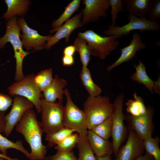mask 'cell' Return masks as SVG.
I'll return each mask as SVG.
<instances>
[{"label": "cell", "mask_w": 160, "mask_h": 160, "mask_svg": "<svg viewBox=\"0 0 160 160\" xmlns=\"http://www.w3.org/2000/svg\"><path fill=\"white\" fill-rule=\"evenodd\" d=\"M16 130L23 136L30 147L31 160H44L47 148L42 142L44 132L36 113L32 108L25 112L17 124Z\"/></svg>", "instance_id": "obj_1"}, {"label": "cell", "mask_w": 160, "mask_h": 160, "mask_svg": "<svg viewBox=\"0 0 160 160\" xmlns=\"http://www.w3.org/2000/svg\"><path fill=\"white\" fill-rule=\"evenodd\" d=\"M17 16H14L9 19L6 23V31L4 35L0 39V49H2L7 43L12 45L14 51L16 60V69L15 79L16 82L23 79V59L31 52L25 51L20 39L21 29L18 24Z\"/></svg>", "instance_id": "obj_2"}, {"label": "cell", "mask_w": 160, "mask_h": 160, "mask_svg": "<svg viewBox=\"0 0 160 160\" xmlns=\"http://www.w3.org/2000/svg\"><path fill=\"white\" fill-rule=\"evenodd\" d=\"M87 129L91 130L112 113L113 103L107 95L88 96L83 104Z\"/></svg>", "instance_id": "obj_3"}, {"label": "cell", "mask_w": 160, "mask_h": 160, "mask_svg": "<svg viewBox=\"0 0 160 160\" xmlns=\"http://www.w3.org/2000/svg\"><path fill=\"white\" fill-rule=\"evenodd\" d=\"M40 113V122L43 132L46 135L52 134L64 127V106L62 102H48L43 96L41 101Z\"/></svg>", "instance_id": "obj_4"}, {"label": "cell", "mask_w": 160, "mask_h": 160, "mask_svg": "<svg viewBox=\"0 0 160 160\" xmlns=\"http://www.w3.org/2000/svg\"><path fill=\"white\" fill-rule=\"evenodd\" d=\"M77 36L86 41L91 55L102 60L116 50L119 44L114 36H102L92 30L79 32Z\"/></svg>", "instance_id": "obj_5"}, {"label": "cell", "mask_w": 160, "mask_h": 160, "mask_svg": "<svg viewBox=\"0 0 160 160\" xmlns=\"http://www.w3.org/2000/svg\"><path fill=\"white\" fill-rule=\"evenodd\" d=\"M127 17L129 22L125 25L121 26L112 24L108 25V29L104 31L105 35L114 36L117 39L123 36H128L133 31L138 30L140 33L147 30L157 32L160 29V24L159 22L150 21L146 16L137 17L129 13Z\"/></svg>", "instance_id": "obj_6"}, {"label": "cell", "mask_w": 160, "mask_h": 160, "mask_svg": "<svg viewBox=\"0 0 160 160\" xmlns=\"http://www.w3.org/2000/svg\"><path fill=\"white\" fill-rule=\"evenodd\" d=\"M124 97V94L121 93L115 99L113 103L111 136L115 156L128 135V130L124 122L125 115L123 112Z\"/></svg>", "instance_id": "obj_7"}, {"label": "cell", "mask_w": 160, "mask_h": 160, "mask_svg": "<svg viewBox=\"0 0 160 160\" xmlns=\"http://www.w3.org/2000/svg\"><path fill=\"white\" fill-rule=\"evenodd\" d=\"M64 94L66 98V103L64 106V127L74 130L81 138L87 137L88 130L85 113L74 103L67 89L64 90Z\"/></svg>", "instance_id": "obj_8"}, {"label": "cell", "mask_w": 160, "mask_h": 160, "mask_svg": "<svg viewBox=\"0 0 160 160\" xmlns=\"http://www.w3.org/2000/svg\"><path fill=\"white\" fill-rule=\"evenodd\" d=\"M34 74L25 76L21 81L14 82L7 87L9 95L11 97L19 96L31 101L38 113H41V101L43 95L33 81Z\"/></svg>", "instance_id": "obj_9"}, {"label": "cell", "mask_w": 160, "mask_h": 160, "mask_svg": "<svg viewBox=\"0 0 160 160\" xmlns=\"http://www.w3.org/2000/svg\"><path fill=\"white\" fill-rule=\"evenodd\" d=\"M154 112V109L148 106L146 112L143 115L138 116L130 114L125 115L128 130L135 131L143 140L152 137L154 130L153 118Z\"/></svg>", "instance_id": "obj_10"}, {"label": "cell", "mask_w": 160, "mask_h": 160, "mask_svg": "<svg viewBox=\"0 0 160 160\" xmlns=\"http://www.w3.org/2000/svg\"><path fill=\"white\" fill-rule=\"evenodd\" d=\"M17 20L22 32V35H20V38L23 48L28 51L33 49L39 51L44 49L47 43L52 35H40L37 31L28 26L23 17L17 16Z\"/></svg>", "instance_id": "obj_11"}, {"label": "cell", "mask_w": 160, "mask_h": 160, "mask_svg": "<svg viewBox=\"0 0 160 160\" xmlns=\"http://www.w3.org/2000/svg\"><path fill=\"white\" fill-rule=\"evenodd\" d=\"M126 143L119 148L113 160H135L145 151L143 140L134 130H128Z\"/></svg>", "instance_id": "obj_12"}, {"label": "cell", "mask_w": 160, "mask_h": 160, "mask_svg": "<svg viewBox=\"0 0 160 160\" xmlns=\"http://www.w3.org/2000/svg\"><path fill=\"white\" fill-rule=\"evenodd\" d=\"M34 107L33 104L27 99L19 96L14 97L11 109L4 118L5 126L4 133L6 137L9 136L25 112Z\"/></svg>", "instance_id": "obj_13"}, {"label": "cell", "mask_w": 160, "mask_h": 160, "mask_svg": "<svg viewBox=\"0 0 160 160\" xmlns=\"http://www.w3.org/2000/svg\"><path fill=\"white\" fill-rule=\"evenodd\" d=\"M82 3L85 5L81 12L83 25L106 16V12L110 7L109 0H84Z\"/></svg>", "instance_id": "obj_14"}, {"label": "cell", "mask_w": 160, "mask_h": 160, "mask_svg": "<svg viewBox=\"0 0 160 160\" xmlns=\"http://www.w3.org/2000/svg\"><path fill=\"white\" fill-rule=\"evenodd\" d=\"M82 17L81 13H79L69 19L60 27L56 31L55 34L47 43L44 49H49L63 38H65V42L68 43L72 32L76 29L83 26L81 23Z\"/></svg>", "instance_id": "obj_15"}, {"label": "cell", "mask_w": 160, "mask_h": 160, "mask_svg": "<svg viewBox=\"0 0 160 160\" xmlns=\"http://www.w3.org/2000/svg\"><path fill=\"white\" fill-rule=\"evenodd\" d=\"M146 47V45L142 41L140 35L138 33H135L129 44L120 49L121 52L120 56L107 68L106 71H110L122 63L132 60L135 57L136 52Z\"/></svg>", "instance_id": "obj_16"}, {"label": "cell", "mask_w": 160, "mask_h": 160, "mask_svg": "<svg viewBox=\"0 0 160 160\" xmlns=\"http://www.w3.org/2000/svg\"><path fill=\"white\" fill-rule=\"evenodd\" d=\"M87 138L90 145L97 157L111 156L113 154L112 143L93 132L88 131Z\"/></svg>", "instance_id": "obj_17"}, {"label": "cell", "mask_w": 160, "mask_h": 160, "mask_svg": "<svg viewBox=\"0 0 160 160\" xmlns=\"http://www.w3.org/2000/svg\"><path fill=\"white\" fill-rule=\"evenodd\" d=\"M68 84L67 80L55 75L51 84L43 92V97L46 101L54 102L58 99L63 102L64 88Z\"/></svg>", "instance_id": "obj_18"}, {"label": "cell", "mask_w": 160, "mask_h": 160, "mask_svg": "<svg viewBox=\"0 0 160 160\" xmlns=\"http://www.w3.org/2000/svg\"><path fill=\"white\" fill-rule=\"evenodd\" d=\"M4 1L7 6V9L2 18L6 21L14 16L23 17L31 4L29 0H5Z\"/></svg>", "instance_id": "obj_19"}, {"label": "cell", "mask_w": 160, "mask_h": 160, "mask_svg": "<svg viewBox=\"0 0 160 160\" xmlns=\"http://www.w3.org/2000/svg\"><path fill=\"white\" fill-rule=\"evenodd\" d=\"M126 6V10L137 17L146 16L149 14L152 4V0H122Z\"/></svg>", "instance_id": "obj_20"}, {"label": "cell", "mask_w": 160, "mask_h": 160, "mask_svg": "<svg viewBox=\"0 0 160 160\" xmlns=\"http://www.w3.org/2000/svg\"><path fill=\"white\" fill-rule=\"evenodd\" d=\"M134 66L135 69V72L131 75L130 79L139 84H143L151 93L153 94L154 93L153 90L154 81L148 75L144 64L139 60L138 64H135Z\"/></svg>", "instance_id": "obj_21"}, {"label": "cell", "mask_w": 160, "mask_h": 160, "mask_svg": "<svg viewBox=\"0 0 160 160\" xmlns=\"http://www.w3.org/2000/svg\"><path fill=\"white\" fill-rule=\"evenodd\" d=\"M80 78L84 88L89 96L95 97L100 95L102 92L101 88L93 81L91 72L87 68H82L80 74Z\"/></svg>", "instance_id": "obj_22"}, {"label": "cell", "mask_w": 160, "mask_h": 160, "mask_svg": "<svg viewBox=\"0 0 160 160\" xmlns=\"http://www.w3.org/2000/svg\"><path fill=\"white\" fill-rule=\"evenodd\" d=\"M80 0H73L65 7L64 11L57 20H53L52 24L53 29L49 31L50 33L56 31L63 23L70 19L71 16L79 9L81 4Z\"/></svg>", "instance_id": "obj_23"}, {"label": "cell", "mask_w": 160, "mask_h": 160, "mask_svg": "<svg viewBox=\"0 0 160 160\" xmlns=\"http://www.w3.org/2000/svg\"><path fill=\"white\" fill-rule=\"evenodd\" d=\"M0 132V153L7 155V150L13 148L20 151L31 160L30 154L23 145L22 140H18L16 142H12L2 136Z\"/></svg>", "instance_id": "obj_24"}, {"label": "cell", "mask_w": 160, "mask_h": 160, "mask_svg": "<svg viewBox=\"0 0 160 160\" xmlns=\"http://www.w3.org/2000/svg\"><path fill=\"white\" fill-rule=\"evenodd\" d=\"M134 100L129 99L126 103L127 112L129 114L135 116L144 114L146 112L147 107L143 100L137 95L136 92L134 94Z\"/></svg>", "instance_id": "obj_25"}, {"label": "cell", "mask_w": 160, "mask_h": 160, "mask_svg": "<svg viewBox=\"0 0 160 160\" xmlns=\"http://www.w3.org/2000/svg\"><path fill=\"white\" fill-rule=\"evenodd\" d=\"M52 69L41 70L34 75L33 81L41 92H43L51 84L53 80Z\"/></svg>", "instance_id": "obj_26"}, {"label": "cell", "mask_w": 160, "mask_h": 160, "mask_svg": "<svg viewBox=\"0 0 160 160\" xmlns=\"http://www.w3.org/2000/svg\"><path fill=\"white\" fill-rule=\"evenodd\" d=\"M73 45L75 47L76 51L79 55L82 68H87L91 55L86 41L77 36L73 42Z\"/></svg>", "instance_id": "obj_27"}, {"label": "cell", "mask_w": 160, "mask_h": 160, "mask_svg": "<svg viewBox=\"0 0 160 160\" xmlns=\"http://www.w3.org/2000/svg\"><path fill=\"white\" fill-rule=\"evenodd\" d=\"M76 146L79 151L77 160H97L90 145L87 137H80Z\"/></svg>", "instance_id": "obj_28"}, {"label": "cell", "mask_w": 160, "mask_h": 160, "mask_svg": "<svg viewBox=\"0 0 160 160\" xmlns=\"http://www.w3.org/2000/svg\"><path fill=\"white\" fill-rule=\"evenodd\" d=\"M112 114L91 130L103 139L108 140L111 136L112 126Z\"/></svg>", "instance_id": "obj_29"}, {"label": "cell", "mask_w": 160, "mask_h": 160, "mask_svg": "<svg viewBox=\"0 0 160 160\" xmlns=\"http://www.w3.org/2000/svg\"><path fill=\"white\" fill-rule=\"evenodd\" d=\"M75 132L73 129L64 127L55 132L46 135L45 140L48 142L47 148L52 147L56 145Z\"/></svg>", "instance_id": "obj_30"}, {"label": "cell", "mask_w": 160, "mask_h": 160, "mask_svg": "<svg viewBox=\"0 0 160 160\" xmlns=\"http://www.w3.org/2000/svg\"><path fill=\"white\" fill-rule=\"evenodd\" d=\"M160 139L156 136L143 140V145L146 152L152 156L155 160H160Z\"/></svg>", "instance_id": "obj_31"}, {"label": "cell", "mask_w": 160, "mask_h": 160, "mask_svg": "<svg viewBox=\"0 0 160 160\" xmlns=\"http://www.w3.org/2000/svg\"><path fill=\"white\" fill-rule=\"evenodd\" d=\"M80 138V135L78 133H73L57 144L55 148L57 150L70 151L76 145Z\"/></svg>", "instance_id": "obj_32"}, {"label": "cell", "mask_w": 160, "mask_h": 160, "mask_svg": "<svg viewBox=\"0 0 160 160\" xmlns=\"http://www.w3.org/2000/svg\"><path fill=\"white\" fill-rule=\"evenodd\" d=\"M110 7L111 8V16L113 25H115L118 14L121 12H124V8L121 0H109Z\"/></svg>", "instance_id": "obj_33"}, {"label": "cell", "mask_w": 160, "mask_h": 160, "mask_svg": "<svg viewBox=\"0 0 160 160\" xmlns=\"http://www.w3.org/2000/svg\"><path fill=\"white\" fill-rule=\"evenodd\" d=\"M44 160H77L73 151L57 150L54 155L46 156Z\"/></svg>", "instance_id": "obj_34"}, {"label": "cell", "mask_w": 160, "mask_h": 160, "mask_svg": "<svg viewBox=\"0 0 160 160\" xmlns=\"http://www.w3.org/2000/svg\"><path fill=\"white\" fill-rule=\"evenodd\" d=\"M152 4L150 11L148 14V19L153 22L160 18V0H152Z\"/></svg>", "instance_id": "obj_35"}, {"label": "cell", "mask_w": 160, "mask_h": 160, "mask_svg": "<svg viewBox=\"0 0 160 160\" xmlns=\"http://www.w3.org/2000/svg\"><path fill=\"white\" fill-rule=\"evenodd\" d=\"M13 101L10 96L0 92V111H5L12 105Z\"/></svg>", "instance_id": "obj_36"}, {"label": "cell", "mask_w": 160, "mask_h": 160, "mask_svg": "<svg viewBox=\"0 0 160 160\" xmlns=\"http://www.w3.org/2000/svg\"><path fill=\"white\" fill-rule=\"evenodd\" d=\"M62 62L63 66H71L74 62V57L73 56L63 55L62 58Z\"/></svg>", "instance_id": "obj_37"}, {"label": "cell", "mask_w": 160, "mask_h": 160, "mask_svg": "<svg viewBox=\"0 0 160 160\" xmlns=\"http://www.w3.org/2000/svg\"><path fill=\"white\" fill-rule=\"evenodd\" d=\"M76 52V48L74 45L68 46L64 48L63 55L73 56Z\"/></svg>", "instance_id": "obj_38"}, {"label": "cell", "mask_w": 160, "mask_h": 160, "mask_svg": "<svg viewBox=\"0 0 160 160\" xmlns=\"http://www.w3.org/2000/svg\"><path fill=\"white\" fill-rule=\"evenodd\" d=\"M5 111H0V132H4L5 122L4 118L5 116Z\"/></svg>", "instance_id": "obj_39"}, {"label": "cell", "mask_w": 160, "mask_h": 160, "mask_svg": "<svg viewBox=\"0 0 160 160\" xmlns=\"http://www.w3.org/2000/svg\"><path fill=\"white\" fill-rule=\"evenodd\" d=\"M153 90L157 94H160V75L157 80L154 81Z\"/></svg>", "instance_id": "obj_40"}, {"label": "cell", "mask_w": 160, "mask_h": 160, "mask_svg": "<svg viewBox=\"0 0 160 160\" xmlns=\"http://www.w3.org/2000/svg\"><path fill=\"white\" fill-rule=\"evenodd\" d=\"M135 160H155L153 157L146 152L144 154Z\"/></svg>", "instance_id": "obj_41"}, {"label": "cell", "mask_w": 160, "mask_h": 160, "mask_svg": "<svg viewBox=\"0 0 160 160\" xmlns=\"http://www.w3.org/2000/svg\"><path fill=\"white\" fill-rule=\"evenodd\" d=\"M0 157L4 158L7 160H19L18 158H12L7 155H4L1 153H0Z\"/></svg>", "instance_id": "obj_42"}, {"label": "cell", "mask_w": 160, "mask_h": 160, "mask_svg": "<svg viewBox=\"0 0 160 160\" xmlns=\"http://www.w3.org/2000/svg\"><path fill=\"white\" fill-rule=\"evenodd\" d=\"M96 157L97 160H112L111 156L110 155L103 157Z\"/></svg>", "instance_id": "obj_43"}, {"label": "cell", "mask_w": 160, "mask_h": 160, "mask_svg": "<svg viewBox=\"0 0 160 160\" xmlns=\"http://www.w3.org/2000/svg\"><path fill=\"white\" fill-rule=\"evenodd\" d=\"M0 160H7L4 158L0 157Z\"/></svg>", "instance_id": "obj_44"}, {"label": "cell", "mask_w": 160, "mask_h": 160, "mask_svg": "<svg viewBox=\"0 0 160 160\" xmlns=\"http://www.w3.org/2000/svg\"><path fill=\"white\" fill-rule=\"evenodd\" d=\"M1 19H0V25H1ZM1 37H0V39L1 38Z\"/></svg>", "instance_id": "obj_45"}, {"label": "cell", "mask_w": 160, "mask_h": 160, "mask_svg": "<svg viewBox=\"0 0 160 160\" xmlns=\"http://www.w3.org/2000/svg\"></svg>", "instance_id": "obj_46"}]
</instances>
